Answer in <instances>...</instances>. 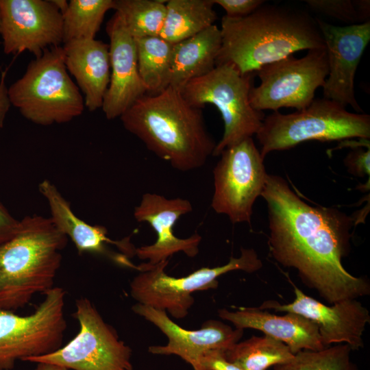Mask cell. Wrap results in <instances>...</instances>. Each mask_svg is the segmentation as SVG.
Returning a JSON list of instances; mask_svg holds the SVG:
<instances>
[{
  "mask_svg": "<svg viewBox=\"0 0 370 370\" xmlns=\"http://www.w3.org/2000/svg\"><path fill=\"white\" fill-rule=\"evenodd\" d=\"M218 314L237 329L258 330L264 335L281 341L293 354L301 351H319L326 348L317 326L297 314L287 312L282 316L276 315L257 307L239 308L235 311L223 308L218 311Z\"/></svg>",
  "mask_w": 370,
  "mask_h": 370,
  "instance_id": "obj_20",
  "label": "cell"
},
{
  "mask_svg": "<svg viewBox=\"0 0 370 370\" xmlns=\"http://www.w3.org/2000/svg\"><path fill=\"white\" fill-rule=\"evenodd\" d=\"M217 64L234 66L242 75L301 50L325 47L317 21L303 11L264 3L249 15H224Z\"/></svg>",
  "mask_w": 370,
  "mask_h": 370,
  "instance_id": "obj_2",
  "label": "cell"
},
{
  "mask_svg": "<svg viewBox=\"0 0 370 370\" xmlns=\"http://www.w3.org/2000/svg\"><path fill=\"white\" fill-rule=\"evenodd\" d=\"M44 295L29 315L0 308V370H11L18 360L47 355L62 347L66 328L65 291L53 287Z\"/></svg>",
  "mask_w": 370,
  "mask_h": 370,
  "instance_id": "obj_9",
  "label": "cell"
},
{
  "mask_svg": "<svg viewBox=\"0 0 370 370\" xmlns=\"http://www.w3.org/2000/svg\"><path fill=\"white\" fill-rule=\"evenodd\" d=\"M19 221L14 219L0 201V245L16 234Z\"/></svg>",
  "mask_w": 370,
  "mask_h": 370,
  "instance_id": "obj_33",
  "label": "cell"
},
{
  "mask_svg": "<svg viewBox=\"0 0 370 370\" xmlns=\"http://www.w3.org/2000/svg\"><path fill=\"white\" fill-rule=\"evenodd\" d=\"M64 64L84 94L89 111L102 108L110 80L109 45L95 39L74 40L62 47Z\"/></svg>",
  "mask_w": 370,
  "mask_h": 370,
  "instance_id": "obj_21",
  "label": "cell"
},
{
  "mask_svg": "<svg viewBox=\"0 0 370 370\" xmlns=\"http://www.w3.org/2000/svg\"><path fill=\"white\" fill-rule=\"evenodd\" d=\"M224 354L243 370H267L289 362L295 356L284 343L266 335L238 342Z\"/></svg>",
  "mask_w": 370,
  "mask_h": 370,
  "instance_id": "obj_25",
  "label": "cell"
},
{
  "mask_svg": "<svg viewBox=\"0 0 370 370\" xmlns=\"http://www.w3.org/2000/svg\"><path fill=\"white\" fill-rule=\"evenodd\" d=\"M168 263L169 260H164L155 264L143 262L138 265V273L130 283V293L138 304L164 310L175 319L187 316L195 301L193 293L216 288L219 276L236 270L252 273L262 266L254 249L244 248L239 257H231L225 264L202 267L181 278L166 273Z\"/></svg>",
  "mask_w": 370,
  "mask_h": 370,
  "instance_id": "obj_8",
  "label": "cell"
},
{
  "mask_svg": "<svg viewBox=\"0 0 370 370\" xmlns=\"http://www.w3.org/2000/svg\"><path fill=\"white\" fill-rule=\"evenodd\" d=\"M75 306L73 316L79 325L76 336L56 351L25 362H48L68 370H133L131 348L92 303L82 297L76 300Z\"/></svg>",
  "mask_w": 370,
  "mask_h": 370,
  "instance_id": "obj_10",
  "label": "cell"
},
{
  "mask_svg": "<svg viewBox=\"0 0 370 370\" xmlns=\"http://www.w3.org/2000/svg\"><path fill=\"white\" fill-rule=\"evenodd\" d=\"M221 45L220 29L212 25L173 45L169 86L180 91L190 80L212 71Z\"/></svg>",
  "mask_w": 370,
  "mask_h": 370,
  "instance_id": "obj_22",
  "label": "cell"
},
{
  "mask_svg": "<svg viewBox=\"0 0 370 370\" xmlns=\"http://www.w3.org/2000/svg\"><path fill=\"white\" fill-rule=\"evenodd\" d=\"M327 53L328 74L322 86L323 98L357 113L362 109L354 89L356 72L363 52L370 40V21L358 24L336 26L316 19Z\"/></svg>",
  "mask_w": 370,
  "mask_h": 370,
  "instance_id": "obj_14",
  "label": "cell"
},
{
  "mask_svg": "<svg viewBox=\"0 0 370 370\" xmlns=\"http://www.w3.org/2000/svg\"><path fill=\"white\" fill-rule=\"evenodd\" d=\"M106 32L111 73L101 108L110 120L120 117L147 90L138 72L135 40L118 13L108 21Z\"/></svg>",
  "mask_w": 370,
  "mask_h": 370,
  "instance_id": "obj_18",
  "label": "cell"
},
{
  "mask_svg": "<svg viewBox=\"0 0 370 370\" xmlns=\"http://www.w3.org/2000/svg\"><path fill=\"white\" fill-rule=\"evenodd\" d=\"M256 74L260 84L250 90L253 108L278 112L282 108L297 110L308 107L316 90L322 87L328 74L325 47L310 49L300 58L293 55L261 67Z\"/></svg>",
  "mask_w": 370,
  "mask_h": 370,
  "instance_id": "obj_11",
  "label": "cell"
},
{
  "mask_svg": "<svg viewBox=\"0 0 370 370\" xmlns=\"http://www.w3.org/2000/svg\"><path fill=\"white\" fill-rule=\"evenodd\" d=\"M306 3L314 11L349 25L370 21L369 0H307Z\"/></svg>",
  "mask_w": 370,
  "mask_h": 370,
  "instance_id": "obj_29",
  "label": "cell"
},
{
  "mask_svg": "<svg viewBox=\"0 0 370 370\" xmlns=\"http://www.w3.org/2000/svg\"><path fill=\"white\" fill-rule=\"evenodd\" d=\"M261 196L268 209L269 249L279 263L297 269L330 304L369 293L367 280L352 275L342 264L349 251L353 218L309 205L275 175L267 174Z\"/></svg>",
  "mask_w": 370,
  "mask_h": 370,
  "instance_id": "obj_1",
  "label": "cell"
},
{
  "mask_svg": "<svg viewBox=\"0 0 370 370\" xmlns=\"http://www.w3.org/2000/svg\"><path fill=\"white\" fill-rule=\"evenodd\" d=\"M213 170L212 208L232 223H250L253 206L261 195L267 173L252 137L226 148Z\"/></svg>",
  "mask_w": 370,
  "mask_h": 370,
  "instance_id": "obj_12",
  "label": "cell"
},
{
  "mask_svg": "<svg viewBox=\"0 0 370 370\" xmlns=\"http://www.w3.org/2000/svg\"><path fill=\"white\" fill-rule=\"evenodd\" d=\"M132 310L155 325L167 337L165 345L150 346L149 353L177 356L194 370L204 354L213 350L225 352L238 343L243 334V330L233 329L216 320L206 321L198 330H186L173 322L164 310L138 303L132 306Z\"/></svg>",
  "mask_w": 370,
  "mask_h": 370,
  "instance_id": "obj_16",
  "label": "cell"
},
{
  "mask_svg": "<svg viewBox=\"0 0 370 370\" xmlns=\"http://www.w3.org/2000/svg\"><path fill=\"white\" fill-rule=\"evenodd\" d=\"M39 190L49 204L53 223L73 241L79 254L100 255L118 264L138 270V266L130 260L136 251L130 236L114 241L108 237L105 227L91 225L80 219L71 210L69 201L49 180L42 181Z\"/></svg>",
  "mask_w": 370,
  "mask_h": 370,
  "instance_id": "obj_19",
  "label": "cell"
},
{
  "mask_svg": "<svg viewBox=\"0 0 370 370\" xmlns=\"http://www.w3.org/2000/svg\"><path fill=\"white\" fill-rule=\"evenodd\" d=\"M8 96L23 116L41 125L69 122L85 108L60 46L47 49L32 60L23 75L8 88Z\"/></svg>",
  "mask_w": 370,
  "mask_h": 370,
  "instance_id": "obj_5",
  "label": "cell"
},
{
  "mask_svg": "<svg viewBox=\"0 0 370 370\" xmlns=\"http://www.w3.org/2000/svg\"><path fill=\"white\" fill-rule=\"evenodd\" d=\"M212 0H169L160 36L175 44L214 25L217 13Z\"/></svg>",
  "mask_w": 370,
  "mask_h": 370,
  "instance_id": "obj_23",
  "label": "cell"
},
{
  "mask_svg": "<svg viewBox=\"0 0 370 370\" xmlns=\"http://www.w3.org/2000/svg\"><path fill=\"white\" fill-rule=\"evenodd\" d=\"M68 238L51 218L24 217L11 239L0 245V308L24 307L53 286Z\"/></svg>",
  "mask_w": 370,
  "mask_h": 370,
  "instance_id": "obj_4",
  "label": "cell"
},
{
  "mask_svg": "<svg viewBox=\"0 0 370 370\" xmlns=\"http://www.w3.org/2000/svg\"><path fill=\"white\" fill-rule=\"evenodd\" d=\"M295 299L287 304L275 301H264L261 310L272 309L276 312H286L299 314L318 328L323 345L346 344L352 350L363 346L362 335L370 321L368 310L356 300L345 299L326 306L306 295L294 286Z\"/></svg>",
  "mask_w": 370,
  "mask_h": 370,
  "instance_id": "obj_15",
  "label": "cell"
},
{
  "mask_svg": "<svg viewBox=\"0 0 370 370\" xmlns=\"http://www.w3.org/2000/svg\"><path fill=\"white\" fill-rule=\"evenodd\" d=\"M369 160L370 149L357 148L347 155L344 163L351 174L365 177L369 176Z\"/></svg>",
  "mask_w": 370,
  "mask_h": 370,
  "instance_id": "obj_31",
  "label": "cell"
},
{
  "mask_svg": "<svg viewBox=\"0 0 370 370\" xmlns=\"http://www.w3.org/2000/svg\"><path fill=\"white\" fill-rule=\"evenodd\" d=\"M34 370H68L62 366L48 363V362H38Z\"/></svg>",
  "mask_w": 370,
  "mask_h": 370,
  "instance_id": "obj_35",
  "label": "cell"
},
{
  "mask_svg": "<svg viewBox=\"0 0 370 370\" xmlns=\"http://www.w3.org/2000/svg\"><path fill=\"white\" fill-rule=\"evenodd\" d=\"M51 1L62 14L66 10L69 6V1L66 0H51Z\"/></svg>",
  "mask_w": 370,
  "mask_h": 370,
  "instance_id": "obj_36",
  "label": "cell"
},
{
  "mask_svg": "<svg viewBox=\"0 0 370 370\" xmlns=\"http://www.w3.org/2000/svg\"><path fill=\"white\" fill-rule=\"evenodd\" d=\"M254 75H242L231 64H217L182 89L184 98L191 106L201 109L212 104L221 114L224 131L212 156H219L224 149L252 137L261 128L264 114L253 108L249 101Z\"/></svg>",
  "mask_w": 370,
  "mask_h": 370,
  "instance_id": "obj_7",
  "label": "cell"
},
{
  "mask_svg": "<svg viewBox=\"0 0 370 370\" xmlns=\"http://www.w3.org/2000/svg\"><path fill=\"white\" fill-rule=\"evenodd\" d=\"M225 12V16L231 18H242L254 12L264 3L263 0H212Z\"/></svg>",
  "mask_w": 370,
  "mask_h": 370,
  "instance_id": "obj_30",
  "label": "cell"
},
{
  "mask_svg": "<svg viewBox=\"0 0 370 370\" xmlns=\"http://www.w3.org/2000/svg\"><path fill=\"white\" fill-rule=\"evenodd\" d=\"M134 40L138 72L147 92H160L169 86L173 44L160 36Z\"/></svg>",
  "mask_w": 370,
  "mask_h": 370,
  "instance_id": "obj_24",
  "label": "cell"
},
{
  "mask_svg": "<svg viewBox=\"0 0 370 370\" xmlns=\"http://www.w3.org/2000/svg\"><path fill=\"white\" fill-rule=\"evenodd\" d=\"M114 0H71L62 14L63 44L74 40L95 39Z\"/></svg>",
  "mask_w": 370,
  "mask_h": 370,
  "instance_id": "obj_27",
  "label": "cell"
},
{
  "mask_svg": "<svg viewBox=\"0 0 370 370\" xmlns=\"http://www.w3.org/2000/svg\"><path fill=\"white\" fill-rule=\"evenodd\" d=\"M256 135L264 158L271 151L288 149L305 141L369 139L370 116L350 112L328 99H316L308 107L293 113L273 112L264 118Z\"/></svg>",
  "mask_w": 370,
  "mask_h": 370,
  "instance_id": "obj_6",
  "label": "cell"
},
{
  "mask_svg": "<svg viewBox=\"0 0 370 370\" xmlns=\"http://www.w3.org/2000/svg\"><path fill=\"white\" fill-rule=\"evenodd\" d=\"M351 348L341 343L319 351H301L273 370H357L351 360Z\"/></svg>",
  "mask_w": 370,
  "mask_h": 370,
  "instance_id": "obj_28",
  "label": "cell"
},
{
  "mask_svg": "<svg viewBox=\"0 0 370 370\" xmlns=\"http://www.w3.org/2000/svg\"><path fill=\"white\" fill-rule=\"evenodd\" d=\"M1 8H0V32H1Z\"/></svg>",
  "mask_w": 370,
  "mask_h": 370,
  "instance_id": "obj_37",
  "label": "cell"
},
{
  "mask_svg": "<svg viewBox=\"0 0 370 370\" xmlns=\"http://www.w3.org/2000/svg\"><path fill=\"white\" fill-rule=\"evenodd\" d=\"M192 210V204L186 199H168L153 193L143 194L139 204L134 208V217L138 222L149 224L156 232L157 238L151 245L136 248L135 256L151 264L168 260L177 252H183L190 258L196 256L201 236L194 233L188 238H181L173 232L177 220Z\"/></svg>",
  "mask_w": 370,
  "mask_h": 370,
  "instance_id": "obj_17",
  "label": "cell"
},
{
  "mask_svg": "<svg viewBox=\"0 0 370 370\" xmlns=\"http://www.w3.org/2000/svg\"><path fill=\"white\" fill-rule=\"evenodd\" d=\"M166 1L114 0L113 9L134 38L158 36L164 22Z\"/></svg>",
  "mask_w": 370,
  "mask_h": 370,
  "instance_id": "obj_26",
  "label": "cell"
},
{
  "mask_svg": "<svg viewBox=\"0 0 370 370\" xmlns=\"http://www.w3.org/2000/svg\"><path fill=\"white\" fill-rule=\"evenodd\" d=\"M223 351H210L199 359L195 370H243L237 365L227 360Z\"/></svg>",
  "mask_w": 370,
  "mask_h": 370,
  "instance_id": "obj_32",
  "label": "cell"
},
{
  "mask_svg": "<svg viewBox=\"0 0 370 370\" xmlns=\"http://www.w3.org/2000/svg\"><path fill=\"white\" fill-rule=\"evenodd\" d=\"M3 51L36 58L63 42L62 13L51 0H0Z\"/></svg>",
  "mask_w": 370,
  "mask_h": 370,
  "instance_id": "obj_13",
  "label": "cell"
},
{
  "mask_svg": "<svg viewBox=\"0 0 370 370\" xmlns=\"http://www.w3.org/2000/svg\"><path fill=\"white\" fill-rule=\"evenodd\" d=\"M7 69L1 71L0 79V129L3 127L6 115L11 106L8 96V88L5 84Z\"/></svg>",
  "mask_w": 370,
  "mask_h": 370,
  "instance_id": "obj_34",
  "label": "cell"
},
{
  "mask_svg": "<svg viewBox=\"0 0 370 370\" xmlns=\"http://www.w3.org/2000/svg\"><path fill=\"white\" fill-rule=\"evenodd\" d=\"M120 118L128 132L178 171L203 166L216 147L201 109L191 106L171 86L141 97Z\"/></svg>",
  "mask_w": 370,
  "mask_h": 370,
  "instance_id": "obj_3",
  "label": "cell"
}]
</instances>
